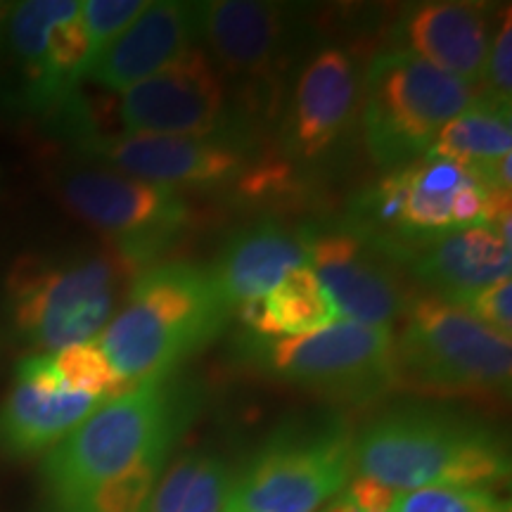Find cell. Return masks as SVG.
<instances>
[{"label": "cell", "instance_id": "6da1fadb", "mask_svg": "<svg viewBox=\"0 0 512 512\" xmlns=\"http://www.w3.org/2000/svg\"><path fill=\"white\" fill-rule=\"evenodd\" d=\"M354 472L392 491L427 486L494 489L510 479L503 434L444 401H401L354 434Z\"/></svg>", "mask_w": 512, "mask_h": 512}, {"label": "cell", "instance_id": "7a4b0ae2", "mask_svg": "<svg viewBox=\"0 0 512 512\" xmlns=\"http://www.w3.org/2000/svg\"><path fill=\"white\" fill-rule=\"evenodd\" d=\"M197 408V389L176 375L140 382L102 403L43 458L41 479L53 512L72 510L140 458L171 451Z\"/></svg>", "mask_w": 512, "mask_h": 512}, {"label": "cell", "instance_id": "3957f363", "mask_svg": "<svg viewBox=\"0 0 512 512\" xmlns=\"http://www.w3.org/2000/svg\"><path fill=\"white\" fill-rule=\"evenodd\" d=\"M233 316L207 266L164 261L131 280L126 304L98 344L128 387L176 375L221 335Z\"/></svg>", "mask_w": 512, "mask_h": 512}, {"label": "cell", "instance_id": "277c9868", "mask_svg": "<svg viewBox=\"0 0 512 512\" xmlns=\"http://www.w3.org/2000/svg\"><path fill=\"white\" fill-rule=\"evenodd\" d=\"M136 278L112 252L27 254L5 278V309L15 335L36 354L93 342Z\"/></svg>", "mask_w": 512, "mask_h": 512}, {"label": "cell", "instance_id": "5b68a950", "mask_svg": "<svg viewBox=\"0 0 512 512\" xmlns=\"http://www.w3.org/2000/svg\"><path fill=\"white\" fill-rule=\"evenodd\" d=\"M396 337L399 387L437 399L503 401L510 394V337L460 306L415 294Z\"/></svg>", "mask_w": 512, "mask_h": 512}, {"label": "cell", "instance_id": "8992f818", "mask_svg": "<svg viewBox=\"0 0 512 512\" xmlns=\"http://www.w3.org/2000/svg\"><path fill=\"white\" fill-rule=\"evenodd\" d=\"M238 356L254 373L337 406H370L399 387L394 330L351 320L302 337L247 335Z\"/></svg>", "mask_w": 512, "mask_h": 512}, {"label": "cell", "instance_id": "52a82bcc", "mask_svg": "<svg viewBox=\"0 0 512 512\" xmlns=\"http://www.w3.org/2000/svg\"><path fill=\"white\" fill-rule=\"evenodd\" d=\"M354 475V430L342 415L278 427L233 472L221 512H316Z\"/></svg>", "mask_w": 512, "mask_h": 512}, {"label": "cell", "instance_id": "ba28073f", "mask_svg": "<svg viewBox=\"0 0 512 512\" xmlns=\"http://www.w3.org/2000/svg\"><path fill=\"white\" fill-rule=\"evenodd\" d=\"M475 98V88L413 53L382 50L361 76V126L370 159L389 171L415 162Z\"/></svg>", "mask_w": 512, "mask_h": 512}, {"label": "cell", "instance_id": "9c48e42d", "mask_svg": "<svg viewBox=\"0 0 512 512\" xmlns=\"http://www.w3.org/2000/svg\"><path fill=\"white\" fill-rule=\"evenodd\" d=\"M55 183L64 207L110 238L114 254L133 275L155 266L190 221L188 202L176 188L138 181L110 169H67Z\"/></svg>", "mask_w": 512, "mask_h": 512}, {"label": "cell", "instance_id": "30bf717a", "mask_svg": "<svg viewBox=\"0 0 512 512\" xmlns=\"http://www.w3.org/2000/svg\"><path fill=\"white\" fill-rule=\"evenodd\" d=\"M309 266L328 292L339 320L392 330L415 294L401 259L380 240L349 223L306 228Z\"/></svg>", "mask_w": 512, "mask_h": 512}, {"label": "cell", "instance_id": "8fae6325", "mask_svg": "<svg viewBox=\"0 0 512 512\" xmlns=\"http://www.w3.org/2000/svg\"><path fill=\"white\" fill-rule=\"evenodd\" d=\"M252 143L247 124H235L202 138L105 133L76 147L114 174L166 188H216L245 174Z\"/></svg>", "mask_w": 512, "mask_h": 512}, {"label": "cell", "instance_id": "7c38bea8", "mask_svg": "<svg viewBox=\"0 0 512 512\" xmlns=\"http://www.w3.org/2000/svg\"><path fill=\"white\" fill-rule=\"evenodd\" d=\"M119 121L126 136L202 138L238 121L228 112L226 83L200 46L183 50L157 74L121 93Z\"/></svg>", "mask_w": 512, "mask_h": 512}, {"label": "cell", "instance_id": "4fadbf2b", "mask_svg": "<svg viewBox=\"0 0 512 512\" xmlns=\"http://www.w3.org/2000/svg\"><path fill=\"white\" fill-rule=\"evenodd\" d=\"M200 38L228 76L247 81L256 100L275 98L292 57L294 10L261 0L200 3Z\"/></svg>", "mask_w": 512, "mask_h": 512}, {"label": "cell", "instance_id": "5bb4252c", "mask_svg": "<svg viewBox=\"0 0 512 512\" xmlns=\"http://www.w3.org/2000/svg\"><path fill=\"white\" fill-rule=\"evenodd\" d=\"M361 105V74L344 48L318 50L294 83L280 140L294 162H318L347 136Z\"/></svg>", "mask_w": 512, "mask_h": 512}, {"label": "cell", "instance_id": "9a60e30c", "mask_svg": "<svg viewBox=\"0 0 512 512\" xmlns=\"http://www.w3.org/2000/svg\"><path fill=\"white\" fill-rule=\"evenodd\" d=\"M102 403L64 389L48 354L24 356L15 387L0 401V456L19 460L50 451Z\"/></svg>", "mask_w": 512, "mask_h": 512}, {"label": "cell", "instance_id": "2e32d148", "mask_svg": "<svg viewBox=\"0 0 512 512\" xmlns=\"http://www.w3.org/2000/svg\"><path fill=\"white\" fill-rule=\"evenodd\" d=\"M512 221L434 235L408 256L406 271L427 294L460 306L484 287L510 278Z\"/></svg>", "mask_w": 512, "mask_h": 512}, {"label": "cell", "instance_id": "e0dca14e", "mask_svg": "<svg viewBox=\"0 0 512 512\" xmlns=\"http://www.w3.org/2000/svg\"><path fill=\"white\" fill-rule=\"evenodd\" d=\"M396 50H406L456 76L479 93L491 48V12L472 3H420L394 27Z\"/></svg>", "mask_w": 512, "mask_h": 512}, {"label": "cell", "instance_id": "ac0fdd59", "mask_svg": "<svg viewBox=\"0 0 512 512\" xmlns=\"http://www.w3.org/2000/svg\"><path fill=\"white\" fill-rule=\"evenodd\" d=\"M195 38H200L197 3L157 0L114 38L91 64L86 79L107 91L124 93L195 46Z\"/></svg>", "mask_w": 512, "mask_h": 512}, {"label": "cell", "instance_id": "d6986e66", "mask_svg": "<svg viewBox=\"0 0 512 512\" xmlns=\"http://www.w3.org/2000/svg\"><path fill=\"white\" fill-rule=\"evenodd\" d=\"M309 266L306 228L294 230L266 219L230 235L209 268L216 290L228 309L247 299L266 297L280 280Z\"/></svg>", "mask_w": 512, "mask_h": 512}, {"label": "cell", "instance_id": "ffe728a7", "mask_svg": "<svg viewBox=\"0 0 512 512\" xmlns=\"http://www.w3.org/2000/svg\"><path fill=\"white\" fill-rule=\"evenodd\" d=\"M512 150L510 107L486 98L472 100L465 112L441 128L425 155L451 159L470 169L479 183L482 174Z\"/></svg>", "mask_w": 512, "mask_h": 512}, {"label": "cell", "instance_id": "44dd1931", "mask_svg": "<svg viewBox=\"0 0 512 512\" xmlns=\"http://www.w3.org/2000/svg\"><path fill=\"white\" fill-rule=\"evenodd\" d=\"M273 337H302L335 323L337 311L311 266L297 268L266 294Z\"/></svg>", "mask_w": 512, "mask_h": 512}, {"label": "cell", "instance_id": "7402d4cb", "mask_svg": "<svg viewBox=\"0 0 512 512\" xmlns=\"http://www.w3.org/2000/svg\"><path fill=\"white\" fill-rule=\"evenodd\" d=\"M48 356L57 380L69 392L93 396L98 401H110L131 389L112 368L110 358L105 356L98 339L86 344H74V347L60 349Z\"/></svg>", "mask_w": 512, "mask_h": 512}, {"label": "cell", "instance_id": "603a6c76", "mask_svg": "<svg viewBox=\"0 0 512 512\" xmlns=\"http://www.w3.org/2000/svg\"><path fill=\"white\" fill-rule=\"evenodd\" d=\"M169 453L171 451H155L140 458L136 465L107 479L67 512H143L162 477Z\"/></svg>", "mask_w": 512, "mask_h": 512}, {"label": "cell", "instance_id": "cb8c5ba5", "mask_svg": "<svg viewBox=\"0 0 512 512\" xmlns=\"http://www.w3.org/2000/svg\"><path fill=\"white\" fill-rule=\"evenodd\" d=\"M389 512H512L510 503L494 489L472 486H427L396 491Z\"/></svg>", "mask_w": 512, "mask_h": 512}, {"label": "cell", "instance_id": "d4e9b609", "mask_svg": "<svg viewBox=\"0 0 512 512\" xmlns=\"http://www.w3.org/2000/svg\"><path fill=\"white\" fill-rule=\"evenodd\" d=\"M147 0H86L81 8L88 38V69L107 46L124 34L128 24L147 10ZM88 74V72H86Z\"/></svg>", "mask_w": 512, "mask_h": 512}, {"label": "cell", "instance_id": "484cf974", "mask_svg": "<svg viewBox=\"0 0 512 512\" xmlns=\"http://www.w3.org/2000/svg\"><path fill=\"white\" fill-rule=\"evenodd\" d=\"M482 91L477 95L498 105H508L512 98V10L505 8L503 22L491 38L489 57H486Z\"/></svg>", "mask_w": 512, "mask_h": 512}, {"label": "cell", "instance_id": "4316f807", "mask_svg": "<svg viewBox=\"0 0 512 512\" xmlns=\"http://www.w3.org/2000/svg\"><path fill=\"white\" fill-rule=\"evenodd\" d=\"M510 302H512V283L510 278H505L472 294L470 299H465V302L460 304V309H465L472 318H477L479 323H484L486 328L510 337L512 335Z\"/></svg>", "mask_w": 512, "mask_h": 512}, {"label": "cell", "instance_id": "83f0119b", "mask_svg": "<svg viewBox=\"0 0 512 512\" xmlns=\"http://www.w3.org/2000/svg\"><path fill=\"white\" fill-rule=\"evenodd\" d=\"M342 496L361 512H389L392 510L396 491H392L389 486H384L380 482H375V479L356 475V479H351L347 484V489H344Z\"/></svg>", "mask_w": 512, "mask_h": 512}, {"label": "cell", "instance_id": "f1b7e54d", "mask_svg": "<svg viewBox=\"0 0 512 512\" xmlns=\"http://www.w3.org/2000/svg\"><path fill=\"white\" fill-rule=\"evenodd\" d=\"M10 10H12L10 3H0V48H3L5 43V29H8Z\"/></svg>", "mask_w": 512, "mask_h": 512}]
</instances>
